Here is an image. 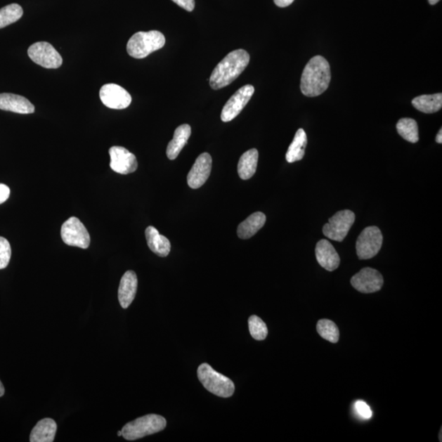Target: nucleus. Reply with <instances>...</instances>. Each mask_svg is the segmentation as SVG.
Here are the masks:
<instances>
[{
  "instance_id": "0eeeda50",
  "label": "nucleus",
  "mask_w": 442,
  "mask_h": 442,
  "mask_svg": "<svg viewBox=\"0 0 442 442\" xmlns=\"http://www.w3.org/2000/svg\"><path fill=\"white\" fill-rule=\"evenodd\" d=\"M355 220L356 216L353 212L350 210L340 211L330 218L329 223L323 228V233L330 240L342 242L349 235Z\"/></svg>"
},
{
  "instance_id": "9b49d317",
  "label": "nucleus",
  "mask_w": 442,
  "mask_h": 442,
  "mask_svg": "<svg viewBox=\"0 0 442 442\" xmlns=\"http://www.w3.org/2000/svg\"><path fill=\"white\" fill-rule=\"evenodd\" d=\"M102 103L111 109L122 110L131 105L132 98L125 89L116 84H107L99 92Z\"/></svg>"
},
{
  "instance_id": "f3484780",
  "label": "nucleus",
  "mask_w": 442,
  "mask_h": 442,
  "mask_svg": "<svg viewBox=\"0 0 442 442\" xmlns=\"http://www.w3.org/2000/svg\"><path fill=\"white\" fill-rule=\"evenodd\" d=\"M138 287V279L135 272L129 271L122 278L118 290V299L124 309L131 306L135 299Z\"/></svg>"
},
{
  "instance_id": "2f4dec72",
  "label": "nucleus",
  "mask_w": 442,
  "mask_h": 442,
  "mask_svg": "<svg viewBox=\"0 0 442 442\" xmlns=\"http://www.w3.org/2000/svg\"><path fill=\"white\" fill-rule=\"evenodd\" d=\"M9 195L10 188L7 186L4 185V183H0V204L7 201Z\"/></svg>"
},
{
  "instance_id": "aec40b11",
  "label": "nucleus",
  "mask_w": 442,
  "mask_h": 442,
  "mask_svg": "<svg viewBox=\"0 0 442 442\" xmlns=\"http://www.w3.org/2000/svg\"><path fill=\"white\" fill-rule=\"evenodd\" d=\"M266 221V216L264 213H253L238 226L237 230L238 238L241 240H248L254 236L265 226Z\"/></svg>"
},
{
  "instance_id": "6e6552de",
  "label": "nucleus",
  "mask_w": 442,
  "mask_h": 442,
  "mask_svg": "<svg viewBox=\"0 0 442 442\" xmlns=\"http://www.w3.org/2000/svg\"><path fill=\"white\" fill-rule=\"evenodd\" d=\"M63 241L68 246L86 249L91 245V236L86 226L77 217H71L61 228Z\"/></svg>"
},
{
  "instance_id": "72a5a7b5",
  "label": "nucleus",
  "mask_w": 442,
  "mask_h": 442,
  "mask_svg": "<svg viewBox=\"0 0 442 442\" xmlns=\"http://www.w3.org/2000/svg\"><path fill=\"white\" fill-rule=\"evenodd\" d=\"M436 143H440V145H441V143H442V130H441V129L439 131V132L438 134V136H436Z\"/></svg>"
},
{
  "instance_id": "ddd939ff",
  "label": "nucleus",
  "mask_w": 442,
  "mask_h": 442,
  "mask_svg": "<svg viewBox=\"0 0 442 442\" xmlns=\"http://www.w3.org/2000/svg\"><path fill=\"white\" fill-rule=\"evenodd\" d=\"M109 154H110V167L112 171L122 175H128L137 170L136 157L126 148L113 146L109 149Z\"/></svg>"
},
{
  "instance_id": "473e14b6",
  "label": "nucleus",
  "mask_w": 442,
  "mask_h": 442,
  "mask_svg": "<svg viewBox=\"0 0 442 442\" xmlns=\"http://www.w3.org/2000/svg\"><path fill=\"white\" fill-rule=\"evenodd\" d=\"M294 0H274L275 4L278 7L280 8H286L290 6L292 3H294Z\"/></svg>"
},
{
  "instance_id": "9d476101",
  "label": "nucleus",
  "mask_w": 442,
  "mask_h": 442,
  "mask_svg": "<svg viewBox=\"0 0 442 442\" xmlns=\"http://www.w3.org/2000/svg\"><path fill=\"white\" fill-rule=\"evenodd\" d=\"M254 92L255 89L251 84H247L238 89L223 106L221 115V121L223 122H231L240 115Z\"/></svg>"
},
{
  "instance_id": "4468645a",
  "label": "nucleus",
  "mask_w": 442,
  "mask_h": 442,
  "mask_svg": "<svg viewBox=\"0 0 442 442\" xmlns=\"http://www.w3.org/2000/svg\"><path fill=\"white\" fill-rule=\"evenodd\" d=\"M212 158L209 153H202L198 156L191 170L188 174V185L193 190L202 187L211 175Z\"/></svg>"
},
{
  "instance_id": "4be33fe9",
  "label": "nucleus",
  "mask_w": 442,
  "mask_h": 442,
  "mask_svg": "<svg viewBox=\"0 0 442 442\" xmlns=\"http://www.w3.org/2000/svg\"><path fill=\"white\" fill-rule=\"evenodd\" d=\"M259 153L256 148L243 153L238 162V173L242 180H249L255 175Z\"/></svg>"
},
{
  "instance_id": "cd10ccee",
  "label": "nucleus",
  "mask_w": 442,
  "mask_h": 442,
  "mask_svg": "<svg viewBox=\"0 0 442 442\" xmlns=\"http://www.w3.org/2000/svg\"><path fill=\"white\" fill-rule=\"evenodd\" d=\"M248 326L253 339L257 341H262L266 339L268 335L267 326L261 318L256 316H252L248 320Z\"/></svg>"
},
{
  "instance_id": "7ed1b4c3",
  "label": "nucleus",
  "mask_w": 442,
  "mask_h": 442,
  "mask_svg": "<svg viewBox=\"0 0 442 442\" xmlns=\"http://www.w3.org/2000/svg\"><path fill=\"white\" fill-rule=\"evenodd\" d=\"M166 38L158 31L140 32L133 34L127 43L129 56L137 59L148 57L165 46Z\"/></svg>"
},
{
  "instance_id": "5701e85b",
  "label": "nucleus",
  "mask_w": 442,
  "mask_h": 442,
  "mask_svg": "<svg viewBox=\"0 0 442 442\" xmlns=\"http://www.w3.org/2000/svg\"><path fill=\"white\" fill-rule=\"evenodd\" d=\"M307 145L306 134L303 129H299L296 133L286 153V160L289 163L301 161L305 156V150Z\"/></svg>"
},
{
  "instance_id": "f8f14e48",
  "label": "nucleus",
  "mask_w": 442,
  "mask_h": 442,
  "mask_svg": "<svg viewBox=\"0 0 442 442\" xmlns=\"http://www.w3.org/2000/svg\"><path fill=\"white\" fill-rule=\"evenodd\" d=\"M351 284L362 294H372L382 289L384 278L377 270L366 267L351 278Z\"/></svg>"
},
{
  "instance_id": "6ab92c4d",
  "label": "nucleus",
  "mask_w": 442,
  "mask_h": 442,
  "mask_svg": "<svg viewBox=\"0 0 442 442\" xmlns=\"http://www.w3.org/2000/svg\"><path fill=\"white\" fill-rule=\"evenodd\" d=\"M191 136V127L188 124L178 126L174 133L173 140L168 143L167 155L170 160H175L183 147L187 145Z\"/></svg>"
},
{
  "instance_id": "1a4fd4ad",
  "label": "nucleus",
  "mask_w": 442,
  "mask_h": 442,
  "mask_svg": "<svg viewBox=\"0 0 442 442\" xmlns=\"http://www.w3.org/2000/svg\"><path fill=\"white\" fill-rule=\"evenodd\" d=\"M30 58L38 65L48 69H57L63 64V58L48 42H37L28 48Z\"/></svg>"
},
{
  "instance_id": "2eb2a0df",
  "label": "nucleus",
  "mask_w": 442,
  "mask_h": 442,
  "mask_svg": "<svg viewBox=\"0 0 442 442\" xmlns=\"http://www.w3.org/2000/svg\"><path fill=\"white\" fill-rule=\"evenodd\" d=\"M316 256L319 264L327 271H334L340 265V257L330 241L322 240L318 242Z\"/></svg>"
},
{
  "instance_id": "a211bd4d",
  "label": "nucleus",
  "mask_w": 442,
  "mask_h": 442,
  "mask_svg": "<svg viewBox=\"0 0 442 442\" xmlns=\"http://www.w3.org/2000/svg\"><path fill=\"white\" fill-rule=\"evenodd\" d=\"M148 246L156 255L166 257L171 252V242L165 236L160 235L156 228L148 226L145 230Z\"/></svg>"
},
{
  "instance_id": "bb28decb",
  "label": "nucleus",
  "mask_w": 442,
  "mask_h": 442,
  "mask_svg": "<svg viewBox=\"0 0 442 442\" xmlns=\"http://www.w3.org/2000/svg\"><path fill=\"white\" fill-rule=\"evenodd\" d=\"M316 329L318 334L323 339L332 342V344H337L339 342V330L334 322L330 320H320L318 322Z\"/></svg>"
},
{
  "instance_id": "f257e3e1",
  "label": "nucleus",
  "mask_w": 442,
  "mask_h": 442,
  "mask_svg": "<svg viewBox=\"0 0 442 442\" xmlns=\"http://www.w3.org/2000/svg\"><path fill=\"white\" fill-rule=\"evenodd\" d=\"M331 81L330 63L322 56L312 58L306 64L301 78V91L306 97L320 96L329 88Z\"/></svg>"
},
{
  "instance_id": "412c9836",
  "label": "nucleus",
  "mask_w": 442,
  "mask_h": 442,
  "mask_svg": "<svg viewBox=\"0 0 442 442\" xmlns=\"http://www.w3.org/2000/svg\"><path fill=\"white\" fill-rule=\"evenodd\" d=\"M57 431L56 422L52 419H44L39 421L34 427L30 436L31 442H52L56 438Z\"/></svg>"
},
{
  "instance_id": "20e7f679",
  "label": "nucleus",
  "mask_w": 442,
  "mask_h": 442,
  "mask_svg": "<svg viewBox=\"0 0 442 442\" xmlns=\"http://www.w3.org/2000/svg\"><path fill=\"white\" fill-rule=\"evenodd\" d=\"M167 427V420L157 415L141 417L123 427L122 436L127 441H136L159 433Z\"/></svg>"
},
{
  "instance_id": "423d86ee",
  "label": "nucleus",
  "mask_w": 442,
  "mask_h": 442,
  "mask_svg": "<svg viewBox=\"0 0 442 442\" xmlns=\"http://www.w3.org/2000/svg\"><path fill=\"white\" fill-rule=\"evenodd\" d=\"M384 237L379 228L370 226L361 232L356 241V252L360 260H368L379 252Z\"/></svg>"
},
{
  "instance_id": "f03ea898",
  "label": "nucleus",
  "mask_w": 442,
  "mask_h": 442,
  "mask_svg": "<svg viewBox=\"0 0 442 442\" xmlns=\"http://www.w3.org/2000/svg\"><path fill=\"white\" fill-rule=\"evenodd\" d=\"M250 62L249 53L245 49H236L227 54L213 70L209 79L213 89L228 86L240 76Z\"/></svg>"
},
{
  "instance_id": "7c9ffc66",
  "label": "nucleus",
  "mask_w": 442,
  "mask_h": 442,
  "mask_svg": "<svg viewBox=\"0 0 442 442\" xmlns=\"http://www.w3.org/2000/svg\"><path fill=\"white\" fill-rule=\"evenodd\" d=\"M172 1L188 12H192L195 8V0H172Z\"/></svg>"
},
{
  "instance_id": "e433bc0d",
  "label": "nucleus",
  "mask_w": 442,
  "mask_h": 442,
  "mask_svg": "<svg viewBox=\"0 0 442 442\" xmlns=\"http://www.w3.org/2000/svg\"><path fill=\"white\" fill-rule=\"evenodd\" d=\"M117 436H122V431H118Z\"/></svg>"
},
{
  "instance_id": "c9c22d12",
  "label": "nucleus",
  "mask_w": 442,
  "mask_h": 442,
  "mask_svg": "<svg viewBox=\"0 0 442 442\" xmlns=\"http://www.w3.org/2000/svg\"><path fill=\"white\" fill-rule=\"evenodd\" d=\"M440 1V0H429V2L431 5H435L436 4H438Z\"/></svg>"
},
{
  "instance_id": "393cba45",
  "label": "nucleus",
  "mask_w": 442,
  "mask_h": 442,
  "mask_svg": "<svg viewBox=\"0 0 442 442\" xmlns=\"http://www.w3.org/2000/svg\"><path fill=\"white\" fill-rule=\"evenodd\" d=\"M396 130L406 141L415 143L420 140L418 124L414 119H401L396 124Z\"/></svg>"
},
{
  "instance_id": "39448f33",
  "label": "nucleus",
  "mask_w": 442,
  "mask_h": 442,
  "mask_svg": "<svg viewBox=\"0 0 442 442\" xmlns=\"http://www.w3.org/2000/svg\"><path fill=\"white\" fill-rule=\"evenodd\" d=\"M197 377L201 384L212 394L228 398L235 394V386L233 381L207 363L198 367Z\"/></svg>"
},
{
  "instance_id": "c85d7f7f",
  "label": "nucleus",
  "mask_w": 442,
  "mask_h": 442,
  "mask_svg": "<svg viewBox=\"0 0 442 442\" xmlns=\"http://www.w3.org/2000/svg\"><path fill=\"white\" fill-rule=\"evenodd\" d=\"M12 250L6 238L0 237V270L5 269L11 259Z\"/></svg>"
},
{
  "instance_id": "a878e982",
  "label": "nucleus",
  "mask_w": 442,
  "mask_h": 442,
  "mask_svg": "<svg viewBox=\"0 0 442 442\" xmlns=\"http://www.w3.org/2000/svg\"><path fill=\"white\" fill-rule=\"evenodd\" d=\"M23 9L18 4L7 5L0 9V29L18 21L22 17Z\"/></svg>"
},
{
  "instance_id": "b1692460",
  "label": "nucleus",
  "mask_w": 442,
  "mask_h": 442,
  "mask_svg": "<svg viewBox=\"0 0 442 442\" xmlns=\"http://www.w3.org/2000/svg\"><path fill=\"white\" fill-rule=\"evenodd\" d=\"M412 104L420 112L428 114L434 113L441 109L442 94L440 93L416 97L412 100Z\"/></svg>"
},
{
  "instance_id": "dca6fc26",
  "label": "nucleus",
  "mask_w": 442,
  "mask_h": 442,
  "mask_svg": "<svg viewBox=\"0 0 442 442\" xmlns=\"http://www.w3.org/2000/svg\"><path fill=\"white\" fill-rule=\"evenodd\" d=\"M0 109L20 114H32L34 106L27 98L18 94L0 93Z\"/></svg>"
},
{
  "instance_id": "c756f323",
  "label": "nucleus",
  "mask_w": 442,
  "mask_h": 442,
  "mask_svg": "<svg viewBox=\"0 0 442 442\" xmlns=\"http://www.w3.org/2000/svg\"><path fill=\"white\" fill-rule=\"evenodd\" d=\"M355 410L356 414L358 415L360 418L364 420H370L372 415L370 407L363 401H358L356 402Z\"/></svg>"
},
{
  "instance_id": "f704fd0d",
  "label": "nucleus",
  "mask_w": 442,
  "mask_h": 442,
  "mask_svg": "<svg viewBox=\"0 0 442 442\" xmlns=\"http://www.w3.org/2000/svg\"><path fill=\"white\" fill-rule=\"evenodd\" d=\"M4 386L1 382V381H0V397L3 396L4 395Z\"/></svg>"
}]
</instances>
